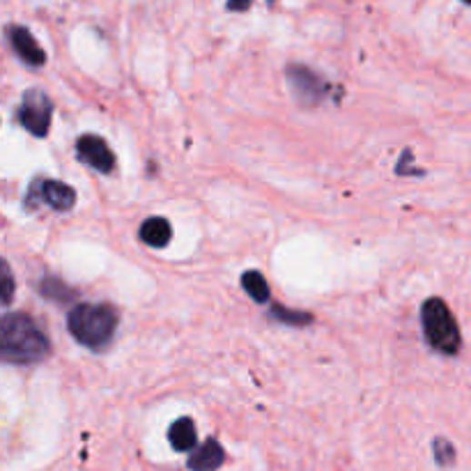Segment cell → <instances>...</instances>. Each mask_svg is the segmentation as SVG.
Wrapping results in <instances>:
<instances>
[{
	"instance_id": "obj_1",
	"label": "cell",
	"mask_w": 471,
	"mask_h": 471,
	"mask_svg": "<svg viewBox=\"0 0 471 471\" xmlns=\"http://www.w3.org/2000/svg\"><path fill=\"white\" fill-rule=\"evenodd\" d=\"M3 361L16 366H37L51 355L46 334L24 313H7L0 325Z\"/></svg>"
},
{
	"instance_id": "obj_2",
	"label": "cell",
	"mask_w": 471,
	"mask_h": 471,
	"mask_svg": "<svg viewBox=\"0 0 471 471\" xmlns=\"http://www.w3.org/2000/svg\"><path fill=\"white\" fill-rule=\"evenodd\" d=\"M120 313L108 304H78L69 311L67 326L74 338L90 350H104L115 336Z\"/></svg>"
},
{
	"instance_id": "obj_3",
	"label": "cell",
	"mask_w": 471,
	"mask_h": 471,
	"mask_svg": "<svg viewBox=\"0 0 471 471\" xmlns=\"http://www.w3.org/2000/svg\"><path fill=\"white\" fill-rule=\"evenodd\" d=\"M421 322H423V334H426L427 343L435 347L442 355H457L462 346L460 326H457L456 317L448 311L446 302L433 296L427 299L421 308Z\"/></svg>"
},
{
	"instance_id": "obj_4",
	"label": "cell",
	"mask_w": 471,
	"mask_h": 471,
	"mask_svg": "<svg viewBox=\"0 0 471 471\" xmlns=\"http://www.w3.org/2000/svg\"><path fill=\"white\" fill-rule=\"evenodd\" d=\"M21 125L28 129L33 136L45 138L51 129V117H54V104L42 90L30 88L24 93L19 113H16Z\"/></svg>"
},
{
	"instance_id": "obj_5",
	"label": "cell",
	"mask_w": 471,
	"mask_h": 471,
	"mask_svg": "<svg viewBox=\"0 0 471 471\" xmlns=\"http://www.w3.org/2000/svg\"><path fill=\"white\" fill-rule=\"evenodd\" d=\"M287 81L292 85L296 102L304 106H317L329 95V83L304 65H290L287 67Z\"/></svg>"
},
{
	"instance_id": "obj_6",
	"label": "cell",
	"mask_w": 471,
	"mask_h": 471,
	"mask_svg": "<svg viewBox=\"0 0 471 471\" xmlns=\"http://www.w3.org/2000/svg\"><path fill=\"white\" fill-rule=\"evenodd\" d=\"M45 203L55 212H69L76 205V191L58 180H35L28 191V205Z\"/></svg>"
},
{
	"instance_id": "obj_7",
	"label": "cell",
	"mask_w": 471,
	"mask_h": 471,
	"mask_svg": "<svg viewBox=\"0 0 471 471\" xmlns=\"http://www.w3.org/2000/svg\"><path fill=\"white\" fill-rule=\"evenodd\" d=\"M76 155L83 164L95 168L97 173H111L115 168V155H113V150L102 136H95V134L78 138Z\"/></svg>"
},
{
	"instance_id": "obj_8",
	"label": "cell",
	"mask_w": 471,
	"mask_h": 471,
	"mask_svg": "<svg viewBox=\"0 0 471 471\" xmlns=\"http://www.w3.org/2000/svg\"><path fill=\"white\" fill-rule=\"evenodd\" d=\"M7 39H10V46L25 65L30 67H42L46 63L45 49L37 45V39L30 35L28 28L24 25H7Z\"/></svg>"
},
{
	"instance_id": "obj_9",
	"label": "cell",
	"mask_w": 471,
	"mask_h": 471,
	"mask_svg": "<svg viewBox=\"0 0 471 471\" xmlns=\"http://www.w3.org/2000/svg\"><path fill=\"white\" fill-rule=\"evenodd\" d=\"M225 460V451L219 442L214 437H209L207 442L200 448H195L189 457V469L191 471H216Z\"/></svg>"
},
{
	"instance_id": "obj_10",
	"label": "cell",
	"mask_w": 471,
	"mask_h": 471,
	"mask_svg": "<svg viewBox=\"0 0 471 471\" xmlns=\"http://www.w3.org/2000/svg\"><path fill=\"white\" fill-rule=\"evenodd\" d=\"M138 237L152 248H164L170 244L173 237V225L168 224V219L164 216H150L147 221H143L141 230H138Z\"/></svg>"
},
{
	"instance_id": "obj_11",
	"label": "cell",
	"mask_w": 471,
	"mask_h": 471,
	"mask_svg": "<svg viewBox=\"0 0 471 471\" xmlns=\"http://www.w3.org/2000/svg\"><path fill=\"white\" fill-rule=\"evenodd\" d=\"M168 442L170 446L175 448L177 453H186L195 446L198 442V433H195V423L189 416L177 418L168 430Z\"/></svg>"
},
{
	"instance_id": "obj_12",
	"label": "cell",
	"mask_w": 471,
	"mask_h": 471,
	"mask_svg": "<svg viewBox=\"0 0 471 471\" xmlns=\"http://www.w3.org/2000/svg\"><path fill=\"white\" fill-rule=\"evenodd\" d=\"M242 287L248 292V296H251L253 302L265 304L269 299L267 278H265L260 272H256V269H248V272H244Z\"/></svg>"
},
{
	"instance_id": "obj_13",
	"label": "cell",
	"mask_w": 471,
	"mask_h": 471,
	"mask_svg": "<svg viewBox=\"0 0 471 471\" xmlns=\"http://www.w3.org/2000/svg\"><path fill=\"white\" fill-rule=\"evenodd\" d=\"M42 295H45L46 299H54V302L63 304L74 299L76 292H74L72 287H65L63 281H58V278H45V283H42Z\"/></svg>"
},
{
	"instance_id": "obj_14",
	"label": "cell",
	"mask_w": 471,
	"mask_h": 471,
	"mask_svg": "<svg viewBox=\"0 0 471 471\" xmlns=\"http://www.w3.org/2000/svg\"><path fill=\"white\" fill-rule=\"evenodd\" d=\"M272 316L278 317L281 322L286 325H295V326H304V325H311L313 316L311 313H299V311H286L283 306H274L272 308Z\"/></svg>"
},
{
	"instance_id": "obj_15",
	"label": "cell",
	"mask_w": 471,
	"mask_h": 471,
	"mask_svg": "<svg viewBox=\"0 0 471 471\" xmlns=\"http://www.w3.org/2000/svg\"><path fill=\"white\" fill-rule=\"evenodd\" d=\"M435 460L442 466H448L456 462V448L451 446V442H446V439H435Z\"/></svg>"
},
{
	"instance_id": "obj_16",
	"label": "cell",
	"mask_w": 471,
	"mask_h": 471,
	"mask_svg": "<svg viewBox=\"0 0 471 471\" xmlns=\"http://www.w3.org/2000/svg\"><path fill=\"white\" fill-rule=\"evenodd\" d=\"M12 299H15V278H12L10 265L3 263V304L10 306Z\"/></svg>"
},
{
	"instance_id": "obj_17",
	"label": "cell",
	"mask_w": 471,
	"mask_h": 471,
	"mask_svg": "<svg viewBox=\"0 0 471 471\" xmlns=\"http://www.w3.org/2000/svg\"><path fill=\"white\" fill-rule=\"evenodd\" d=\"M253 0H228V10L230 12H246L248 7H251ZM269 3H274V0H269Z\"/></svg>"
},
{
	"instance_id": "obj_18",
	"label": "cell",
	"mask_w": 471,
	"mask_h": 471,
	"mask_svg": "<svg viewBox=\"0 0 471 471\" xmlns=\"http://www.w3.org/2000/svg\"><path fill=\"white\" fill-rule=\"evenodd\" d=\"M465 3H466V5H471V0H465Z\"/></svg>"
}]
</instances>
